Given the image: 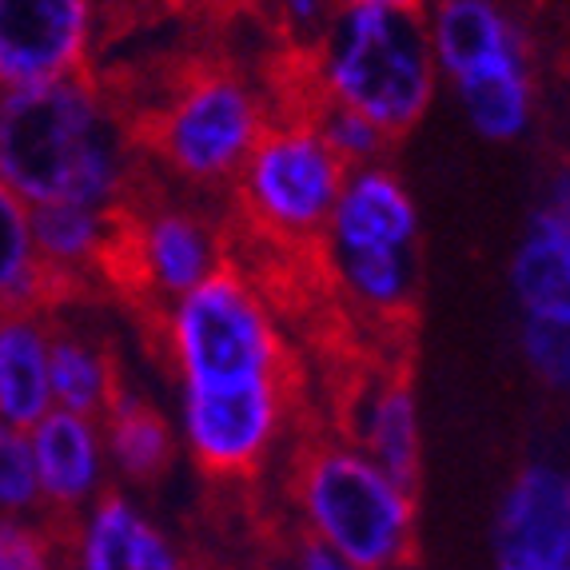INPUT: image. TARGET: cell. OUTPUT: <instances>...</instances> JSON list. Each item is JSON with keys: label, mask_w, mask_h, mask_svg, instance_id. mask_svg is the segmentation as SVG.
I'll return each instance as SVG.
<instances>
[{"label": "cell", "mask_w": 570, "mask_h": 570, "mask_svg": "<svg viewBox=\"0 0 570 570\" xmlns=\"http://www.w3.org/2000/svg\"><path fill=\"white\" fill-rule=\"evenodd\" d=\"M132 148L88 77L0 92V184L29 208L124 212Z\"/></svg>", "instance_id": "obj_1"}, {"label": "cell", "mask_w": 570, "mask_h": 570, "mask_svg": "<svg viewBox=\"0 0 570 570\" xmlns=\"http://www.w3.org/2000/svg\"><path fill=\"white\" fill-rule=\"evenodd\" d=\"M312 88L315 105L352 108L387 140L411 132L439 92L423 17L340 4L312 48Z\"/></svg>", "instance_id": "obj_2"}, {"label": "cell", "mask_w": 570, "mask_h": 570, "mask_svg": "<svg viewBox=\"0 0 570 570\" xmlns=\"http://www.w3.org/2000/svg\"><path fill=\"white\" fill-rule=\"evenodd\" d=\"M295 514L360 570H400L415 554V487L391 479L355 443H315L295 466Z\"/></svg>", "instance_id": "obj_3"}, {"label": "cell", "mask_w": 570, "mask_h": 570, "mask_svg": "<svg viewBox=\"0 0 570 570\" xmlns=\"http://www.w3.org/2000/svg\"><path fill=\"white\" fill-rule=\"evenodd\" d=\"M431 60L448 80L466 124L483 140L511 144L534 116L527 37L499 0H435L423 17Z\"/></svg>", "instance_id": "obj_4"}, {"label": "cell", "mask_w": 570, "mask_h": 570, "mask_svg": "<svg viewBox=\"0 0 570 570\" xmlns=\"http://www.w3.org/2000/svg\"><path fill=\"white\" fill-rule=\"evenodd\" d=\"M164 343L180 391H228L284 380V340L259 287L219 267L164 312Z\"/></svg>", "instance_id": "obj_5"}, {"label": "cell", "mask_w": 570, "mask_h": 570, "mask_svg": "<svg viewBox=\"0 0 570 570\" xmlns=\"http://www.w3.org/2000/svg\"><path fill=\"white\" fill-rule=\"evenodd\" d=\"M347 164L327 148L312 116L272 120L239 168V204L264 236L279 244L324 239Z\"/></svg>", "instance_id": "obj_6"}, {"label": "cell", "mask_w": 570, "mask_h": 570, "mask_svg": "<svg viewBox=\"0 0 570 570\" xmlns=\"http://www.w3.org/2000/svg\"><path fill=\"white\" fill-rule=\"evenodd\" d=\"M267 124L272 120L256 88L228 68H208L164 100L148 140L180 180L224 184L239 176Z\"/></svg>", "instance_id": "obj_7"}, {"label": "cell", "mask_w": 570, "mask_h": 570, "mask_svg": "<svg viewBox=\"0 0 570 570\" xmlns=\"http://www.w3.org/2000/svg\"><path fill=\"white\" fill-rule=\"evenodd\" d=\"M287 415L284 380L228 391H180L176 435L188 455L219 479L252 475L279 443Z\"/></svg>", "instance_id": "obj_8"}, {"label": "cell", "mask_w": 570, "mask_h": 570, "mask_svg": "<svg viewBox=\"0 0 570 570\" xmlns=\"http://www.w3.org/2000/svg\"><path fill=\"white\" fill-rule=\"evenodd\" d=\"M96 0H0V92L85 77Z\"/></svg>", "instance_id": "obj_9"}, {"label": "cell", "mask_w": 570, "mask_h": 570, "mask_svg": "<svg viewBox=\"0 0 570 570\" xmlns=\"http://www.w3.org/2000/svg\"><path fill=\"white\" fill-rule=\"evenodd\" d=\"M112 259H124V276L164 307L224 267L216 232L196 212L168 208V204L136 216L120 212Z\"/></svg>", "instance_id": "obj_10"}, {"label": "cell", "mask_w": 570, "mask_h": 570, "mask_svg": "<svg viewBox=\"0 0 570 570\" xmlns=\"http://www.w3.org/2000/svg\"><path fill=\"white\" fill-rule=\"evenodd\" d=\"M499 567L570 562V471L559 463H527L507 483L494 511Z\"/></svg>", "instance_id": "obj_11"}, {"label": "cell", "mask_w": 570, "mask_h": 570, "mask_svg": "<svg viewBox=\"0 0 570 570\" xmlns=\"http://www.w3.org/2000/svg\"><path fill=\"white\" fill-rule=\"evenodd\" d=\"M324 244L327 259L367 256V252H415L419 208L407 184L383 164L352 168L327 219Z\"/></svg>", "instance_id": "obj_12"}, {"label": "cell", "mask_w": 570, "mask_h": 570, "mask_svg": "<svg viewBox=\"0 0 570 570\" xmlns=\"http://www.w3.org/2000/svg\"><path fill=\"white\" fill-rule=\"evenodd\" d=\"M29 443L40 507L57 514H85L100 494H108L112 466H108L100 419L52 407L37 428H29Z\"/></svg>", "instance_id": "obj_13"}, {"label": "cell", "mask_w": 570, "mask_h": 570, "mask_svg": "<svg viewBox=\"0 0 570 570\" xmlns=\"http://www.w3.org/2000/svg\"><path fill=\"white\" fill-rule=\"evenodd\" d=\"M65 559L68 570H188L176 539L124 491L100 494L80 514Z\"/></svg>", "instance_id": "obj_14"}, {"label": "cell", "mask_w": 570, "mask_h": 570, "mask_svg": "<svg viewBox=\"0 0 570 570\" xmlns=\"http://www.w3.org/2000/svg\"><path fill=\"white\" fill-rule=\"evenodd\" d=\"M347 443H355L371 463H380L391 479L415 487L423 471V419H419L415 391L400 375L363 387L355 395Z\"/></svg>", "instance_id": "obj_15"}, {"label": "cell", "mask_w": 570, "mask_h": 570, "mask_svg": "<svg viewBox=\"0 0 570 570\" xmlns=\"http://www.w3.org/2000/svg\"><path fill=\"white\" fill-rule=\"evenodd\" d=\"M52 327L40 312H0V419L29 431L52 411Z\"/></svg>", "instance_id": "obj_16"}, {"label": "cell", "mask_w": 570, "mask_h": 570, "mask_svg": "<svg viewBox=\"0 0 570 570\" xmlns=\"http://www.w3.org/2000/svg\"><path fill=\"white\" fill-rule=\"evenodd\" d=\"M519 312H570V208L547 196L511 256Z\"/></svg>", "instance_id": "obj_17"}, {"label": "cell", "mask_w": 570, "mask_h": 570, "mask_svg": "<svg viewBox=\"0 0 570 570\" xmlns=\"http://www.w3.org/2000/svg\"><path fill=\"white\" fill-rule=\"evenodd\" d=\"M120 212L85 208V204H45L32 208V236H37L40 264L48 279H77L112 259Z\"/></svg>", "instance_id": "obj_18"}, {"label": "cell", "mask_w": 570, "mask_h": 570, "mask_svg": "<svg viewBox=\"0 0 570 570\" xmlns=\"http://www.w3.org/2000/svg\"><path fill=\"white\" fill-rule=\"evenodd\" d=\"M105 431V451L112 475L128 479V483H156L171 466L176 455V428L164 419L160 407H153L148 400H140L136 391H116L112 407L100 419Z\"/></svg>", "instance_id": "obj_19"}, {"label": "cell", "mask_w": 570, "mask_h": 570, "mask_svg": "<svg viewBox=\"0 0 570 570\" xmlns=\"http://www.w3.org/2000/svg\"><path fill=\"white\" fill-rule=\"evenodd\" d=\"M48 383H52V407L88 419H105L116 391H120L112 355L96 340L77 332H52Z\"/></svg>", "instance_id": "obj_20"}, {"label": "cell", "mask_w": 570, "mask_h": 570, "mask_svg": "<svg viewBox=\"0 0 570 570\" xmlns=\"http://www.w3.org/2000/svg\"><path fill=\"white\" fill-rule=\"evenodd\" d=\"M52 287L32 236V208L0 184V312H37Z\"/></svg>", "instance_id": "obj_21"}, {"label": "cell", "mask_w": 570, "mask_h": 570, "mask_svg": "<svg viewBox=\"0 0 570 570\" xmlns=\"http://www.w3.org/2000/svg\"><path fill=\"white\" fill-rule=\"evenodd\" d=\"M343 295L371 315H403L415 299V252H367L332 259Z\"/></svg>", "instance_id": "obj_22"}, {"label": "cell", "mask_w": 570, "mask_h": 570, "mask_svg": "<svg viewBox=\"0 0 570 570\" xmlns=\"http://www.w3.org/2000/svg\"><path fill=\"white\" fill-rule=\"evenodd\" d=\"M519 352L542 387L570 395V312H519Z\"/></svg>", "instance_id": "obj_23"}, {"label": "cell", "mask_w": 570, "mask_h": 570, "mask_svg": "<svg viewBox=\"0 0 570 570\" xmlns=\"http://www.w3.org/2000/svg\"><path fill=\"white\" fill-rule=\"evenodd\" d=\"M40 507L29 431L0 419V519H32Z\"/></svg>", "instance_id": "obj_24"}, {"label": "cell", "mask_w": 570, "mask_h": 570, "mask_svg": "<svg viewBox=\"0 0 570 570\" xmlns=\"http://www.w3.org/2000/svg\"><path fill=\"white\" fill-rule=\"evenodd\" d=\"M307 116L315 120V128H320V136L327 140V148H332L347 168L380 164L383 148H387V136H383L367 116L352 112V108H340V105H315Z\"/></svg>", "instance_id": "obj_25"}, {"label": "cell", "mask_w": 570, "mask_h": 570, "mask_svg": "<svg viewBox=\"0 0 570 570\" xmlns=\"http://www.w3.org/2000/svg\"><path fill=\"white\" fill-rule=\"evenodd\" d=\"M0 570H60L52 531L37 519H0Z\"/></svg>", "instance_id": "obj_26"}, {"label": "cell", "mask_w": 570, "mask_h": 570, "mask_svg": "<svg viewBox=\"0 0 570 570\" xmlns=\"http://www.w3.org/2000/svg\"><path fill=\"white\" fill-rule=\"evenodd\" d=\"M279 12H284L287 32L307 37L315 48V40L324 37L327 24H332L335 12H340V0H279Z\"/></svg>", "instance_id": "obj_27"}, {"label": "cell", "mask_w": 570, "mask_h": 570, "mask_svg": "<svg viewBox=\"0 0 570 570\" xmlns=\"http://www.w3.org/2000/svg\"><path fill=\"white\" fill-rule=\"evenodd\" d=\"M284 570H360V567L347 562L343 554H335L332 547H324V542L304 539V542H295V551Z\"/></svg>", "instance_id": "obj_28"}, {"label": "cell", "mask_w": 570, "mask_h": 570, "mask_svg": "<svg viewBox=\"0 0 570 570\" xmlns=\"http://www.w3.org/2000/svg\"><path fill=\"white\" fill-rule=\"evenodd\" d=\"M352 9H375V12H400V17H423L428 0H340Z\"/></svg>", "instance_id": "obj_29"}, {"label": "cell", "mask_w": 570, "mask_h": 570, "mask_svg": "<svg viewBox=\"0 0 570 570\" xmlns=\"http://www.w3.org/2000/svg\"><path fill=\"white\" fill-rule=\"evenodd\" d=\"M551 200H559V204H567V208H570V171H562L559 180H554Z\"/></svg>", "instance_id": "obj_30"}, {"label": "cell", "mask_w": 570, "mask_h": 570, "mask_svg": "<svg viewBox=\"0 0 570 570\" xmlns=\"http://www.w3.org/2000/svg\"><path fill=\"white\" fill-rule=\"evenodd\" d=\"M499 570H570V562H554V567H499Z\"/></svg>", "instance_id": "obj_31"}, {"label": "cell", "mask_w": 570, "mask_h": 570, "mask_svg": "<svg viewBox=\"0 0 570 570\" xmlns=\"http://www.w3.org/2000/svg\"><path fill=\"white\" fill-rule=\"evenodd\" d=\"M267 570H284V567H267Z\"/></svg>", "instance_id": "obj_32"}]
</instances>
